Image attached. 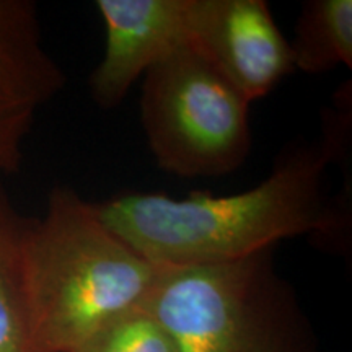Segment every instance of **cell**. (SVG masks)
<instances>
[{"mask_svg": "<svg viewBox=\"0 0 352 352\" xmlns=\"http://www.w3.org/2000/svg\"><path fill=\"white\" fill-rule=\"evenodd\" d=\"M329 165L321 140L296 142L264 182L236 195L192 192L173 199L134 192L94 204L118 236L164 270L241 261L302 235L323 250L331 228Z\"/></svg>", "mask_w": 352, "mask_h": 352, "instance_id": "1", "label": "cell"}, {"mask_svg": "<svg viewBox=\"0 0 352 352\" xmlns=\"http://www.w3.org/2000/svg\"><path fill=\"white\" fill-rule=\"evenodd\" d=\"M25 289L36 352H77L147 303L166 270L118 236L94 202L57 186L25 235Z\"/></svg>", "mask_w": 352, "mask_h": 352, "instance_id": "2", "label": "cell"}, {"mask_svg": "<svg viewBox=\"0 0 352 352\" xmlns=\"http://www.w3.org/2000/svg\"><path fill=\"white\" fill-rule=\"evenodd\" d=\"M272 253L166 270L145 305L179 352H308L294 296Z\"/></svg>", "mask_w": 352, "mask_h": 352, "instance_id": "3", "label": "cell"}, {"mask_svg": "<svg viewBox=\"0 0 352 352\" xmlns=\"http://www.w3.org/2000/svg\"><path fill=\"white\" fill-rule=\"evenodd\" d=\"M140 122L157 165L178 178H222L252 152L250 103L184 46L144 74Z\"/></svg>", "mask_w": 352, "mask_h": 352, "instance_id": "4", "label": "cell"}, {"mask_svg": "<svg viewBox=\"0 0 352 352\" xmlns=\"http://www.w3.org/2000/svg\"><path fill=\"white\" fill-rule=\"evenodd\" d=\"M188 46L248 101L296 72L289 39L264 0H188Z\"/></svg>", "mask_w": 352, "mask_h": 352, "instance_id": "5", "label": "cell"}, {"mask_svg": "<svg viewBox=\"0 0 352 352\" xmlns=\"http://www.w3.org/2000/svg\"><path fill=\"white\" fill-rule=\"evenodd\" d=\"M65 85L43 39L36 3L0 0V179L21 168L38 113Z\"/></svg>", "mask_w": 352, "mask_h": 352, "instance_id": "6", "label": "cell"}, {"mask_svg": "<svg viewBox=\"0 0 352 352\" xmlns=\"http://www.w3.org/2000/svg\"><path fill=\"white\" fill-rule=\"evenodd\" d=\"M107 32L104 54L90 77L100 108H118L153 65L188 46V0H96Z\"/></svg>", "mask_w": 352, "mask_h": 352, "instance_id": "7", "label": "cell"}, {"mask_svg": "<svg viewBox=\"0 0 352 352\" xmlns=\"http://www.w3.org/2000/svg\"><path fill=\"white\" fill-rule=\"evenodd\" d=\"M30 220L13 208L0 179V352H36L25 289Z\"/></svg>", "mask_w": 352, "mask_h": 352, "instance_id": "8", "label": "cell"}, {"mask_svg": "<svg viewBox=\"0 0 352 352\" xmlns=\"http://www.w3.org/2000/svg\"><path fill=\"white\" fill-rule=\"evenodd\" d=\"M294 69L323 74L338 65L352 69V2L307 0L289 41Z\"/></svg>", "mask_w": 352, "mask_h": 352, "instance_id": "9", "label": "cell"}, {"mask_svg": "<svg viewBox=\"0 0 352 352\" xmlns=\"http://www.w3.org/2000/svg\"><path fill=\"white\" fill-rule=\"evenodd\" d=\"M77 352H179L166 327L142 305L100 329Z\"/></svg>", "mask_w": 352, "mask_h": 352, "instance_id": "10", "label": "cell"}]
</instances>
